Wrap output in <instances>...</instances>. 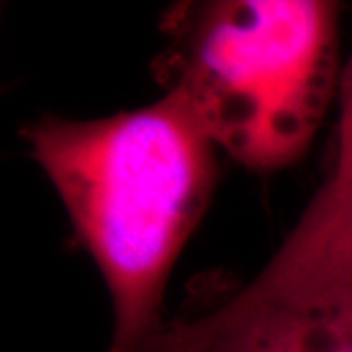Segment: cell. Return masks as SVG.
Returning <instances> with one entry per match:
<instances>
[{
  "label": "cell",
  "mask_w": 352,
  "mask_h": 352,
  "mask_svg": "<svg viewBox=\"0 0 352 352\" xmlns=\"http://www.w3.org/2000/svg\"><path fill=\"white\" fill-rule=\"evenodd\" d=\"M112 300L104 352H147L166 327L164 294L217 180L215 143L186 100L94 120L43 116L22 129Z\"/></svg>",
  "instance_id": "cell-1"
},
{
  "label": "cell",
  "mask_w": 352,
  "mask_h": 352,
  "mask_svg": "<svg viewBox=\"0 0 352 352\" xmlns=\"http://www.w3.org/2000/svg\"><path fill=\"white\" fill-rule=\"evenodd\" d=\"M340 4L214 0L168 22L170 90L217 149L251 170L300 161L339 90Z\"/></svg>",
  "instance_id": "cell-2"
},
{
  "label": "cell",
  "mask_w": 352,
  "mask_h": 352,
  "mask_svg": "<svg viewBox=\"0 0 352 352\" xmlns=\"http://www.w3.org/2000/svg\"><path fill=\"white\" fill-rule=\"evenodd\" d=\"M147 352H352V288L168 321Z\"/></svg>",
  "instance_id": "cell-3"
},
{
  "label": "cell",
  "mask_w": 352,
  "mask_h": 352,
  "mask_svg": "<svg viewBox=\"0 0 352 352\" xmlns=\"http://www.w3.org/2000/svg\"><path fill=\"white\" fill-rule=\"evenodd\" d=\"M352 288V176L325 186L263 270L219 307L245 311Z\"/></svg>",
  "instance_id": "cell-4"
},
{
  "label": "cell",
  "mask_w": 352,
  "mask_h": 352,
  "mask_svg": "<svg viewBox=\"0 0 352 352\" xmlns=\"http://www.w3.org/2000/svg\"><path fill=\"white\" fill-rule=\"evenodd\" d=\"M339 138L333 173L327 182L340 184L352 176V53L340 69L339 78Z\"/></svg>",
  "instance_id": "cell-5"
}]
</instances>
